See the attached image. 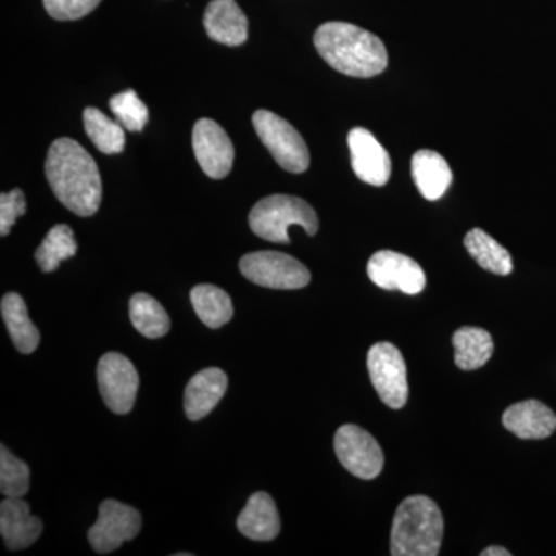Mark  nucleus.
<instances>
[{
  "label": "nucleus",
  "mask_w": 556,
  "mask_h": 556,
  "mask_svg": "<svg viewBox=\"0 0 556 556\" xmlns=\"http://www.w3.org/2000/svg\"><path fill=\"white\" fill-rule=\"evenodd\" d=\"M46 175L56 199L73 214L91 217L102 201L100 169L89 152L72 138L51 144Z\"/></svg>",
  "instance_id": "obj_1"
},
{
  "label": "nucleus",
  "mask_w": 556,
  "mask_h": 556,
  "mask_svg": "<svg viewBox=\"0 0 556 556\" xmlns=\"http://www.w3.org/2000/svg\"><path fill=\"white\" fill-rule=\"evenodd\" d=\"M314 46L328 65L351 78H372L388 65L382 40L346 22L320 25L314 35Z\"/></svg>",
  "instance_id": "obj_2"
},
{
  "label": "nucleus",
  "mask_w": 556,
  "mask_h": 556,
  "mask_svg": "<svg viewBox=\"0 0 556 556\" xmlns=\"http://www.w3.org/2000/svg\"><path fill=\"white\" fill-rule=\"evenodd\" d=\"M444 536L441 508L428 496H408L397 507L391 529V555L437 556Z\"/></svg>",
  "instance_id": "obj_3"
},
{
  "label": "nucleus",
  "mask_w": 556,
  "mask_h": 556,
  "mask_svg": "<svg viewBox=\"0 0 556 556\" xmlns=\"http://www.w3.org/2000/svg\"><path fill=\"white\" fill-rule=\"evenodd\" d=\"M249 226L260 239L287 244L291 226H300L308 236H316L318 218L316 211L305 200L291 195H270L252 207Z\"/></svg>",
  "instance_id": "obj_4"
},
{
  "label": "nucleus",
  "mask_w": 556,
  "mask_h": 556,
  "mask_svg": "<svg viewBox=\"0 0 556 556\" xmlns=\"http://www.w3.org/2000/svg\"><path fill=\"white\" fill-rule=\"evenodd\" d=\"M252 124L258 138L281 169L291 174H303L308 170L311 163L308 146L288 121L269 110H257L252 115Z\"/></svg>",
  "instance_id": "obj_5"
},
{
  "label": "nucleus",
  "mask_w": 556,
  "mask_h": 556,
  "mask_svg": "<svg viewBox=\"0 0 556 556\" xmlns=\"http://www.w3.org/2000/svg\"><path fill=\"white\" fill-rule=\"evenodd\" d=\"M240 270L249 281L263 288L300 289L311 281L308 268L283 252H251L240 260Z\"/></svg>",
  "instance_id": "obj_6"
},
{
  "label": "nucleus",
  "mask_w": 556,
  "mask_h": 556,
  "mask_svg": "<svg viewBox=\"0 0 556 556\" xmlns=\"http://www.w3.org/2000/svg\"><path fill=\"white\" fill-rule=\"evenodd\" d=\"M368 371L372 387L388 407L399 409L408 401L407 365L397 346L379 342L369 348Z\"/></svg>",
  "instance_id": "obj_7"
},
{
  "label": "nucleus",
  "mask_w": 556,
  "mask_h": 556,
  "mask_svg": "<svg viewBox=\"0 0 556 556\" xmlns=\"http://www.w3.org/2000/svg\"><path fill=\"white\" fill-rule=\"evenodd\" d=\"M334 450L340 464L354 477L375 479L382 471V448L364 428L353 424L340 427L334 438Z\"/></svg>",
  "instance_id": "obj_8"
},
{
  "label": "nucleus",
  "mask_w": 556,
  "mask_h": 556,
  "mask_svg": "<svg viewBox=\"0 0 556 556\" xmlns=\"http://www.w3.org/2000/svg\"><path fill=\"white\" fill-rule=\"evenodd\" d=\"M98 386L105 405L116 415H127L137 401V368L123 354H104L98 364Z\"/></svg>",
  "instance_id": "obj_9"
},
{
  "label": "nucleus",
  "mask_w": 556,
  "mask_h": 556,
  "mask_svg": "<svg viewBox=\"0 0 556 556\" xmlns=\"http://www.w3.org/2000/svg\"><path fill=\"white\" fill-rule=\"evenodd\" d=\"M141 530V515L137 508L105 500L100 506L97 522L89 530L90 546L98 554H110L134 540Z\"/></svg>",
  "instance_id": "obj_10"
},
{
  "label": "nucleus",
  "mask_w": 556,
  "mask_h": 556,
  "mask_svg": "<svg viewBox=\"0 0 556 556\" xmlns=\"http://www.w3.org/2000/svg\"><path fill=\"white\" fill-rule=\"evenodd\" d=\"M368 277L376 287L416 295L424 291L427 277L419 263L394 251H379L369 258Z\"/></svg>",
  "instance_id": "obj_11"
},
{
  "label": "nucleus",
  "mask_w": 556,
  "mask_h": 556,
  "mask_svg": "<svg viewBox=\"0 0 556 556\" xmlns=\"http://www.w3.org/2000/svg\"><path fill=\"white\" fill-rule=\"evenodd\" d=\"M192 146L195 159L208 178L228 177L229 172L232 170L236 150L228 134L219 124L208 118L197 121L193 127Z\"/></svg>",
  "instance_id": "obj_12"
},
{
  "label": "nucleus",
  "mask_w": 556,
  "mask_h": 556,
  "mask_svg": "<svg viewBox=\"0 0 556 556\" xmlns=\"http://www.w3.org/2000/svg\"><path fill=\"white\" fill-rule=\"evenodd\" d=\"M354 174L367 185L386 186L391 177V159L371 131L356 127L348 135Z\"/></svg>",
  "instance_id": "obj_13"
},
{
  "label": "nucleus",
  "mask_w": 556,
  "mask_h": 556,
  "mask_svg": "<svg viewBox=\"0 0 556 556\" xmlns=\"http://www.w3.org/2000/svg\"><path fill=\"white\" fill-rule=\"evenodd\" d=\"M43 525L33 517L30 506L22 497H7L0 504V533L10 551H22L35 544Z\"/></svg>",
  "instance_id": "obj_14"
},
{
  "label": "nucleus",
  "mask_w": 556,
  "mask_h": 556,
  "mask_svg": "<svg viewBox=\"0 0 556 556\" xmlns=\"http://www.w3.org/2000/svg\"><path fill=\"white\" fill-rule=\"evenodd\" d=\"M203 24L208 38L223 46L239 47L248 40V17L236 0H212Z\"/></svg>",
  "instance_id": "obj_15"
},
{
  "label": "nucleus",
  "mask_w": 556,
  "mask_h": 556,
  "mask_svg": "<svg viewBox=\"0 0 556 556\" xmlns=\"http://www.w3.org/2000/svg\"><path fill=\"white\" fill-rule=\"evenodd\" d=\"M503 426L519 439H546L556 430V415L540 401L511 405L503 415Z\"/></svg>",
  "instance_id": "obj_16"
},
{
  "label": "nucleus",
  "mask_w": 556,
  "mask_h": 556,
  "mask_svg": "<svg viewBox=\"0 0 556 556\" xmlns=\"http://www.w3.org/2000/svg\"><path fill=\"white\" fill-rule=\"evenodd\" d=\"M228 390V376L223 369L206 368L189 380L185 391V412L190 420H200L217 407Z\"/></svg>",
  "instance_id": "obj_17"
},
{
  "label": "nucleus",
  "mask_w": 556,
  "mask_h": 556,
  "mask_svg": "<svg viewBox=\"0 0 556 556\" xmlns=\"http://www.w3.org/2000/svg\"><path fill=\"white\" fill-rule=\"evenodd\" d=\"M412 175L420 195L428 201L444 197L453 182V172L447 161L434 150H419L413 155Z\"/></svg>",
  "instance_id": "obj_18"
},
{
  "label": "nucleus",
  "mask_w": 556,
  "mask_h": 556,
  "mask_svg": "<svg viewBox=\"0 0 556 556\" xmlns=\"http://www.w3.org/2000/svg\"><path fill=\"white\" fill-rule=\"evenodd\" d=\"M237 527L244 536L254 541H273L280 533V515L273 497L265 492L249 497L247 507L241 510Z\"/></svg>",
  "instance_id": "obj_19"
},
{
  "label": "nucleus",
  "mask_w": 556,
  "mask_h": 556,
  "mask_svg": "<svg viewBox=\"0 0 556 556\" xmlns=\"http://www.w3.org/2000/svg\"><path fill=\"white\" fill-rule=\"evenodd\" d=\"M0 309H2L3 321H5L14 346L24 354L35 353L39 345L40 334L28 316L24 299L16 292H9L3 295Z\"/></svg>",
  "instance_id": "obj_20"
},
{
  "label": "nucleus",
  "mask_w": 556,
  "mask_h": 556,
  "mask_svg": "<svg viewBox=\"0 0 556 556\" xmlns=\"http://www.w3.org/2000/svg\"><path fill=\"white\" fill-rule=\"evenodd\" d=\"M455 345V362L464 371L484 367L492 358L493 339L485 329L464 327L453 334Z\"/></svg>",
  "instance_id": "obj_21"
},
{
  "label": "nucleus",
  "mask_w": 556,
  "mask_h": 556,
  "mask_svg": "<svg viewBox=\"0 0 556 556\" xmlns=\"http://www.w3.org/2000/svg\"><path fill=\"white\" fill-rule=\"evenodd\" d=\"M468 254L471 255L482 269L496 276H508L514 270V260L503 244L497 243L484 230L475 228L464 239Z\"/></svg>",
  "instance_id": "obj_22"
},
{
  "label": "nucleus",
  "mask_w": 556,
  "mask_h": 556,
  "mask_svg": "<svg viewBox=\"0 0 556 556\" xmlns=\"http://www.w3.org/2000/svg\"><path fill=\"white\" fill-rule=\"evenodd\" d=\"M190 302L197 316L206 327L222 328L233 316L232 300L228 292L214 285H199L190 291Z\"/></svg>",
  "instance_id": "obj_23"
},
{
  "label": "nucleus",
  "mask_w": 556,
  "mask_h": 556,
  "mask_svg": "<svg viewBox=\"0 0 556 556\" xmlns=\"http://www.w3.org/2000/svg\"><path fill=\"white\" fill-rule=\"evenodd\" d=\"M130 320L135 329L144 338L160 339L166 336L170 329V318L166 309L161 306L159 300L149 294H135L130 299Z\"/></svg>",
  "instance_id": "obj_24"
},
{
  "label": "nucleus",
  "mask_w": 556,
  "mask_h": 556,
  "mask_svg": "<svg viewBox=\"0 0 556 556\" xmlns=\"http://www.w3.org/2000/svg\"><path fill=\"white\" fill-rule=\"evenodd\" d=\"M84 129L89 135L94 148L105 155L121 153L126 146V134L119 123L110 119L101 110L87 108L84 110Z\"/></svg>",
  "instance_id": "obj_25"
},
{
  "label": "nucleus",
  "mask_w": 556,
  "mask_h": 556,
  "mask_svg": "<svg viewBox=\"0 0 556 556\" xmlns=\"http://www.w3.org/2000/svg\"><path fill=\"white\" fill-rule=\"evenodd\" d=\"M78 243L75 233L67 225H56L50 229L40 247L36 249V262L42 273H53L60 268L61 262L75 257Z\"/></svg>",
  "instance_id": "obj_26"
},
{
  "label": "nucleus",
  "mask_w": 556,
  "mask_h": 556,
  "mask_svg": "<svg viewBox=\"0 0 556 556\" xmlns=\"http://www.w3.org/2000/svg\"><path fill=\"white\" fill-rule=\"evenodd\" d=\"M30 489V468L24 460L11 455L10 450L0 447V492L7 497H22Z\"/></svg>",
  "instance_id": "obj_27"
},
{
  "label": "nucleus",
  "mask_w": 556,
  "mask_h": 556,
  "mask_svg": "<svg viewBox=\"0 0 556 556\" xmlns=\"http://www.w3.org/2000/svg\"><path fill=\"white\" fill-rule=\"evenodd\" d=\"M110 110L116 121L129 131H141L149 121V110L144 102L139 100L137 91L126 90L115 94L109 102Z\"/></svg>",
  "instance_id": "obj_28"
},
{
  "label": "nucleus",
  "mask_w": 556,
  "mask_h": 556,
  "mask_svg": "<svg viewBox=\"0 0 556 556\" xmlns=\"http://www.w3.org/2000/svg\"><path fill=\"white\" fill-rule=\"evenodd\" d=\"M101 0H43L47 13L56 21H76L87 16Z\"/></svg>",
  "instance_id": "obj_29"
},
{
  "label": "nucleus",
  "mask_w": 556,
  "mask_h": 556,
  "mask_svg": "<svg viewBox=\"0 0 556 556\" xmlns=\"http://www.w3.org/2000/svg\"><path fill=\"white\" fill-rule=\"evenodd\" d=\"M27 211V201L21 189L3 192L0 195V236L7 237L16 219Z\"/></svg>",
  "instance_id": "obj_30"
},
{
  "label": "nucleus",
  "mask_w": 556,
  "mask_h": 556,
  "mask_svg": "<svg viewBox=\"0 0 556 556\" xmlns=\"http://www.w3.org/2000/svg\"><path fill=\"white\" fill-rule=\"evenodd\" d=\"M482 556H510V552L506 551L504 547L493 546L485 548L484 552H481Z\"/></svg>",
  "instance_id": "obj_31"
}]
</instances>
